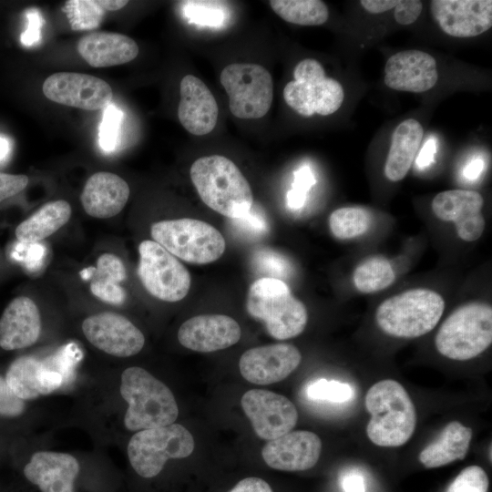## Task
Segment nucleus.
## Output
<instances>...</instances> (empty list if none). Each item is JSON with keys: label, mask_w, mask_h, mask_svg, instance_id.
<instances>
[{"label": "nucleus", "mask_w": 492, "mask_h": 492, "mask_svg": "<svg viewBox=\"0 0 492 492\" xmlns=\"http://www.w3.org/2000/svg\"><path fill=\"white\" fill-rule=\"evenodd\" d=\"M241 334V327L233 318L224 314H201L180 325L178 340L192 351L210 353L237 343Z\"/></svg>", "instance_id": "a211bd4d"}, {"label": "nucleus", "mask_w": 492, "mask_h": 492, "mask_svg": "<svg viewBox=\"0 0 492 492\" xmlns=\"http://www.w3.org/2000/svg\"><path fill=\"white\" fill-rule=\"evenodd\" d=\"M302 354L290 343H273L251 348L240 358L239 368L247 381L271 384L289 376L300 364Z\"/></svg>", "instance_id": "2eb2a0df"}, {"label": "nucleus", "mask_w": 492, "mask_h": 492, "mask_svg": "<svg viewBox=\"0 0 492 492\" xmlns=\"http://www.w3.org/2000/svg\"><path fill=\"white\" fill-rule=\"evenodd\" d=\"M99 4L105 11H116L124 7L128 4V1L99 0Z\"/></svg>", "instance_id": "603ef678"}, {"label": "nucleus", "mask_w": 492, "mask_h": 492, "mask_svg": "<svg viewBox=\"0 0 492 492\" xmlns=\"http://www.w3.org/2000/svg\"><path fill=\"white\" fill-rule=\"evenodd\" d=\"M430 10L443 32L454 37H474L492 26L490 0H433Z\"/></svg>", "instance_id": "f3484780"}, {"label": "nucleus", "mask_w": 492, "mask_h": 492, "mask_svg": "<svg viewBox=\"0 0 492 492\" xmlns=\"http://www.w3.org/2000/svg\"><path fill=\"white\" fill-rule=\"evenodd\" d=\"M77 52L93 67H108L130 62L138 46L128 36L111 32H94L80 38Z\"/></svg>", "instance_id": "a878e982"}, {"label": "nucleus", "mask_w": 492, "mask_h": 492, "mask_svg": "<svg viewBox=\"0 0 492 492\" xmlns=\"http://www.w3.org/2000/svg\"><path fill=\"white\" fill-rule=\"evenodd\" d=\"M26 401L17 397L0 374V419L14 420L26 412Z\"/></svg>", "instance_id": "79ce46f5"}, {"label": "nucleus", "mask_w": 492, "mask_h": 492, "mask_svg": "<svg viewBox=\"0 0 492 492\" xmlns=\"http://www.w3.org/2000/svg\"><path fill=\"white\" fill-rule=\"evenodd\" d=\"M306 395L314 401L344 403L353 397L354 390L348 384L323 378L310 384Z\"/></svg>", "instance_id": "72a5a7b5"}, {"label": "nucleus", "mask_w": 492, "mask_h": 492, "mask_svg": "<svg viewBox=\"0 0 492 492\" xmlns=\"http://www.w3.org/2000/svg\"><path fill=\"white\" fill-rule=\"evenodd\" d=\"M321 450L322 441L316 434L298 430L269 440L261 449V456L272 468L303 471L316 465Z\"/></svg>", "instance_id": "6ab92c4d"}, {"label": "nucleus", "mask_w": 492, "mask_h": 492, "mask_svg": "<svg viewBox=\"0 0 492 492\" xmlns=\"http://www.w3.org/2000/svg\"><path fill=\"white\" fill-rule=\"evenodd\" d=\"M123 112L115 104L104 108L98 128V144L106 152L113 151L119 142Z\"/></svg>", "instance_id": "f704fd0d"}, {"label": "nucleus", "mask_w": 492, "mask_h": 492, "mask_svg": "<svg viewBox=\"0 0 492 492\" xmlns=\"http://www.w3.org/2000/svg\"><path fill=\"white\" fill-rule=\"evenodd\" d=\"M492 343V308L471 302L455 310L442 323L436 338V350L443 356L470 360L486 351Z\"/></svg>", "instance_id": "423d86ee"}, {"label": "nucleus", "mask_w": 492, "mask_h": 492, "mask_svg": "<svg viewBox=\"0 0 492 492\" xmlns=\"http://www.w3.org/2000/svg\"><path fill=\"white\" fill-rule=\"evenodd\" d=\"M42 91L51 101L90 111L104 109L113 98L112 88L106 81L75 72H57L47 77Z\"/></svg>", "instance_id": "ddd939ff"}, {"label": "nucleus", "mask_w": 492, "mask_h": 492, "mask_svg": "<svg viewBox=\"0 0 492 492\" xmlns=\"http://www.w3.org/2000/svg\"><path fill=\"white\" fill-rule=\"evenodd\" d=\"M79 472L75 456L53 451L35 452L22 468L24 477L41 492H75Z\"/></svg>", "instance_id": "aec40b11"}, {"label": "nucleus", "mask_w": 492, "mask_h": 492, "mask_svg": "<svg viewBox=\"0 0 492 492\" xmlns=\"http://www.w3.org/2000/svg\"><path fill=\"white\" fill-rule=\"evenodd\" d=\"M70 216L71 206L67 201H49L16 227L15 237L21 243L38 242L62 228Z\"/></svg>", "instance_id": "c756f323"}, {"label": "nucleus", "mask_w": 492, "mask_h": 492, "mask_svg": "<svg viewBox=\"0 0 492 492\" xmlns=\"http://www.w3.org/2000/svg\"><path fill=\"white\" fill-rule=\"evenodd\" d=\"M445 310L436 292L411 289L393 295L377 307L375 321L386 334L396 338H416L432 331Z\"/></svg>", "instance_id": "39448f33"}, {"label": "nucleus", "mask_w": 492, "mask_h": 492, "mask_svg": "<svg viewBox=\"0 0 492 492\" xmlns=\"http://www.w3.org/2000/svg\"><path fill=\"white\" fill-rule=\"evenodd\" d=\"M488 485L485 470L478 466H469L456 477L446 492H487Z\"/></svg>", "instance_id": "4c0bfd02"}, {"label": "nucleus", "mask_w": 492, "mask_h": 492, "mask_svg": "<svg viewBox=\"0 0 492 492\" xmlns=\"http://www.w3.org/2000/svg\"><path fill=\"white\" fill-rule=\"evenodd\" d=\"M483 205V197L477 191L450 190L436 194L431 209L440 220L455 223L461 240L471 242L479 239L485 229Z\"/></svg>", "instance_id": "dca6fc26"}, {"label": "nucleus", "mask_w": 492, "mask_h": 492, "mask_svg": "<svg viewBox=\"0 0 492 492\" xmlns=\"http://www.w3.org/2000/svg\"><path fill=\"white\" fill-rule=\"evenodd\" d=\"M231 222L235 230L251 238L261 237L269 231L262 210L253 205L247 214L238 219H231Z\"/></svg>", "instance_id": "a19ab883"}, {"label": "nucleus", "mask_w": 492, "mask_h": 492, "mask_svg": "<svg viewBox=\"0 0 492 492\" xmlns=\"http://www.w3.org/2000/svg\"><path fill=\"white\" fill-rule=\"evenodd\" d=\"M41 316L33 300L13 299L0 317V347L14 351L33 345L41 333Z\"/></svg>", "instance_id": "5701e85b"}, {"label": "nucleus", "mask_w": 492, "mask_h": 492, "mask_svg": "<svg viewBox=\"0 0 492 492\" xmlns=\"http://www.w3.org/2000/svg\"><path fill=\"white\" fill-rule=\"evenodd\" d=\"M372 223V215L362 207H343L333 210L329 217V228L340 240L357 238L365 233Z\"/></svg>", "instance_id": "473e14b6"}, {"label": "nucleus", "mask_w": 492, "mask_h": 492, "mask_svg": "<svg viewBox=\"0 0 492 492\" xmlns=\"http://www.w3.org/2000/svg\"><path fill=\"white\" fill-rule=\"evenodd\" d=\"M190 179L201 200L229 218L247 214L253 205L251 186L239 168L220 155L201 157L190 167Z\"/></svg>", "instance_id": "f257e3e1"}, {"label": "nucleus", "mask_w": 492, "mask_h": 492, "mask_svg": "<svg viewBox=\"0 0 492 492\" xmlns=\"http://www.w3.org/2000/svg\"><path fill=\"white\" fill-rule=\"evenodd\" d=\"M216 2H186L185 14L193 23L217 26L223 22V13L217 8Z\"/></svg>", "instance_id": "ea45409f"}, {"label": "nucleus", "mask_w": 492, "mask_h": 492, "mask_svg": "<svg viewBox=\"0 0 492 492\" xmlns=\"http://www.w3.org/2000/svg\"><path fill=\"white\" fill-rule=\"evenodd\" d=\"M395 279V271L389 261L379 256L361 262L353 274L355 288L364 293L382 291L390 286Z\"/></svg>", "instance_id": "2f4dec72"}, {"label": "nucleus", "mask_w": 492, "mask_h": 492, "mask_svg": "<svg viewBox=\"0 0 492 492\" xmlns=\"http://www.w3.org/2000/svg\"><path fill=\"white\" fill-rule=\"evenodd\" d=\"M422 9L423 4L419 0L398 1L395 6L394 17L400 25H411L418 18Z\"/></svg>", "instance_id": "c03bdc74"}, {"label": "nucleus", "mask_w": 492, "mask_h": 492, "mask_svg": "<svg viewBox=\"0 0 492 492\" xmlns=\"http://www.w3.org/2000/svg\"><path fill=\"white\" fill-rule=\"evenodd\" d=\"M424 135L422 125L414 118L402 121L395 129L384 164L390 181L402 180L413 164Z\"/></svg>", "instance_id": "bb28decb"}, {"label": "nucleus", "mask_w": 492, "mask_h": 492, "mask_svg": "<svg viewBox=\"0 0 492 492\" xmlns=\"http://www.w3.org/2000/svg\"><path fill=\"white\" fill-rule=\"evenodd\" d=\"M254 266L266 274L267 277L283 281L292 274L291 261L282 254L270 249H261L253 256Z\"/></svg>", "instance_id": "c9c22d12"}, {"label": "nucleus", "mask_w": 492, "mask_h": 492, "mask_svg": "<svg viewBox=\"0 0 492 492\" xmlns=\"http://www.w3.org/2000/svg\"><path fill=\"white\" fill-rule=\"evenodd\" d=\"M129 192V187L122 178L112 172L99 171L87 180L80 200L89 216L108 219L123 210Z\"/></svg>", "instance_id": "393cba45"}, {"label": "nucleus", "mask_w": 492, "mask_h": 492, "mask_svg": "<svg viewBox=\"0 0 492 492\" xmlns=\"http://www.w3.org/2000/svg\"><path fill=\"white\" fill-rule=\"evenodd\" d=\"M80 275L90 280V291L99 300L116 305L125 301L126 292L120 282L126 279L127 272L117 255L103 253L97 259L96 267L82 271Z\"/></svg>", "instance_id": "c85d7f7f"}, {"label": "nucleus", "mask_w": 492, "mask_h": 492, "mask_svg": "<svg viewBox=\"0 0 492 492\" xmlns=\"http://www.w3.org/2000/svg\"><path fill=\"white\" fill-rule=\"evenodd\" d=\"M293 77L294 80L283 88V98L299 115L328 116L342 106L344 97L342 85L325 76L319 61L312 58L300 61L294 67Z\"/></svg>", "instance_id": "1a4fd4ad"}, {"label": "nucleus", "mask_w": 492, "mask_h": 492, "mask_svg": "<svg viewBox=\"0 0 492 492\" xmlns=\"http://www.w3.org/2000/svg\"><path fill=\"white\" fill-rule=\"evenodd\" d=\"M28 184L26 175L0 172V202L22 191Z\"/></svg>", "instance_id": "a18cd8bd"}, {"label": "nucleus", "mask_w": 492, "mask_h": 492, "mask_svg": "<svg viewBox=\"0 0 492 492\" xmlns=\"http://www.w3.org/2000/svg\"><path fill=\"white\" fill-rule=\"evenodd\" d=\"M190 432L179 424L138 431L128 441L127 452L134 471L143 478H152L169 459L184 458L194 450Z\"/></svg>", "instance_id": "6e6552de"}, {"label": "nucleus", "mask_w": 492, "mask_h": 492, "mask_svg": "<svg viewBox=\"0 0 492 492\" xmlns=\"http://www.w3.org/2000/svg\"><path fill=\"white\" fill-rule=\"evenodd\" d=\"M484 169V161L480 158L471 159L464 168L463 174L468 180L477 179Z\"/></svg>", "instance_id": "3c124183"}, {"label": "nucleus", "mask_w": 492, "mask_h": 492, "mask_svg": "<svg viewBox=\"0 0 492 492\" xmlns=\"http://www.w3.org/2000/svg\"><path fill=\"white\" fill-rule=\"evenodd\" d=\"M364 405L371 416L366 434L374 445L400 446L413 436L416 426L415 407L398 382L384 379L373 384L366 393Z\"/></svg>", "instance_id": "f03ea898"}, {"label": "nucleus", "mask_w": 492, "mask_h": 492, "mask_svg": "<svg viewBox=\"0 0 492 492\" xmlns=\"http://www.w3.org/2000/svg\"><path fill=\"white\" fill-rule=\"evenodd\" d=\"M10 153V142L9 140L0 136V160L4 159Z\"/></svg>", "instance_id": "864d4df0"}, {"label": "nucleus", "mask_w": 492, "mask_h": 492, "mask_svg": "<svg viewBox=\"0 0 492 492\" xmlns=\"http://www.w3.org/2000/svg\"><path fill=\"white\" fill-rule=\"evenodd\" d=\"M82 331L92 345L117 357L133 356L145 343L142 332L128 318L116 313L104 312L86 318Z\"/></svg>", "instance_id": "4468645a"}, {"label": "nucleus", "mask_w": 492, "mask_h": 492, "mask_svg": "<svg viewBox=\"0 0 492 492\" xmlns=\"http://www.w3.org/2000/svg\"><path fill=\"white\" fill-rule=\"evenodd\" d=\"M438 79L436 59L411 49L392 55L384 67V84L395 90L421 93L431 89Z\"/></svg>", "instance_id": "412c9836"}, {"label": "nucleus", "mask_w": 492, "mask_h": 492, "mask_svg": "<svg viewBox=\"0 0 492 492\" xmlns=\"http://www.w3.org/2000/svg\"><path fill=\"white\" fill-rule=\"evenodd\" d=\"M67 12L72 14V26L75 29H87L97 26L102 19L104 9L99 1L67 2Z\"/></svg>", "instance_id": "e433bc0d"}, {"label": "nucleus", "mask_w": 492, "mask_h": 492, "mask_svg": "<svg viewBox=\"0 0 492 492\" xmlns=\"http://www.w3.org/2000/svg\"><path fill=\"white\" fill-rule=\"evenodd\" d=\"M241 404L255 434L261 439L282 436L292 431L298 421L295 405L277 393L251 389L244 393Z\"/></svg>", "instance_id": "f8f14e48"}, {"label": "nucleus", "mask_w": 492, "mask_h": 492, "mask_svg": "<svg viewBox=\"0 0 492 492\" xmlns=\"http://www.w3.org/2000/svg\"><path fill=\"white\" fill-rule=\"evenodd\" d=\"M26 29L21 34L20 41L25 46H33L41 40V28L44 19L39 10L31 8L26 10Z\"/></svg>", "instance_id": "37998d69"}, {"label": "nucleus", "mask_w": 492, "mask_h": 492, "mask_svg": "<svg viewBox=\"0 0 492 492\" xmlns=\"http://www.w3.org/2000/svg\"><path fill=\"white\" fill-rule=\"evenodd\" d=\"M13 393L24 401L37 398L58 389L64 376L33 356H20L14 360L5 374Z\"/></svg>", "instance_id": "b1692460"}, {"label": "nucleus", "mask_w": 492, "mask_h": 492, "mask_svg": "<svg viewBox=\"0 0 492 492\" xmlns=\"http://www.w3.org/2000/svg\"><path fill=\"white\" fill-rule=\"evenodd\" d=\"M436 146L435 138H429L425 142L415 160V164L420 169L427 168L434 162Z\"/></svg>", "instance_id": "de8ad7c7"}, {"label": "nucleus", "mask_w": 492, "mask_h": 492, "mask_svg": "<svg viewBox=\"0 0 492 492\" xmlns=\"http://www.w3.org/2000/svg\"><path fill=\"white\" fill-rule=\"evenodd\" d=\"M269 4L281 18L295 25L319 26L329 17L326 5L319 0H272Z\"/></svg>", "instance_id": "7c9ffc66"}, {"label": "nucleus", "mask_w": 492, "mask_h": 492, "mask_svg": "<svg viewBox=\"0 0 492 492\" xmlns=\"http://www.w3.org/2000/svg\"><path fill=\"white\" fill-rule=\"evenodd\" d=\"M179 120L196 136L209 134L218 119V105L208 87L193 75L185 76L179 85Z\"/></svg>", "instance_id": "4be33fe9"}, {"label": "nucleus", "mask_w": 492, "mask_h": 492, "mask_svg": "<svg viewBox=\"0 0 492 492\" xmlns=\"http://www.w3.org/2000/svg\"><path fill=\"white\" fill-rule=\"evenodd\" d=\"M344 492H365L364 479L357 473L346 475L342 480Z\"/></svg>", "instance_id": "8fccbe9b"}, {"label": "nucleus", "mask_w": 492, "mask_h": 492, "mask_svg": "<svg viewBox=\"0 0 492 492\" xmlns=\"http://www.w3.org/2000/svg\"><path fill=\"white\" fill-rule=\"evenodd\" d=\"M119 391L128 403L124 425L129 431L166 426L178 418L179 407L170 389L141 367L123 371Z\"/></svg>", "instance_id": "7ed1b4c3"}, {"label": "nucleus", "mask_w": 492, "mask_h": 492, "mask_svg": "<svg viewBox=\"0 0 492 492\" xmlns=\"http://www.w3.org/2000/svg\"><path fill=\"white\" fill-rule=\"evenodd\" d=\"M154 241L176 258L195 264H207L220 259L226 242L222 234L203 220L181 218L151 225Z\"/></svg>", "instance_id": "0eeeda50"}, {"label": "nucleus", "mask_w": 492, "mask_h": 492, "mask_svg": "<svg viewBox=\"0 0 492 492\" xmlns=\"http://www.w3.org/2000/svg\"><path fill=\"white\" fill-rule=\"evenodd\" d=\"M248 313L265 324L268 333L277 340L301 334L308 321L304 304L295 298L284 281L261 277L254 281L246 299Z\"/></svg>", "instance_id": "20e7f679"}, {"label": "nucleus", "mask_w": 492, "mask_h": 492, "mask_svg": "<svg viewBox=\"0 0 492 492\" xmlns=\"http://www.w3.org/2000/svg\"><path fill=\"white\" fill-rule=\"evenodd\" d=\"M316 179L311 168L300 167L293 172L292 189L287 192V205L291 210L302 209L306 201L307 193L315 184Z\"/></svg>", "instance_id": "58836bf2"}, {"label": "nucleus", "mask_w": 492, "mask_h": 492, "mask_svg": "<svg viewBox=\"0 0 492 492\" xmlns=\"http://www.w3.org/2000/svg\"><path fill=\"white\" fill-rule=\"evenodd\" d=\"M138 253V275L152 296L175 302L188 294L190 274L178 258L151 240L139 243Z\"/></svg>", "instance_id": "9b49d317"}, {"label": "nucleus", "mask_w": 492, "mask_h": 492, "mask_svg": "<svg viewBox=\"0 0 492 492\" xmlns=\"http://www.w3.org/2000/svg\"><path fill=\"white\" fill-rule=\"evenodd\" d=\"M473 432L457 421L448 423L438 437L419 454L426 468H435L463 459L467 454Z\"/></svg>", "instance_id": "cd10ccee"}, {"label": "nucleus", "mask_w": 492, "mask_h": 492, "mask_svg": "<svg viewBox=\"0 0 492 492\" xmlns=\"http://www.w3.org/2000/svg\"><path fill=\"white\" fill-rule=\"evenodd\" d=\"M229 492H273L271 486L259 477H247L239 481Z\"/></svg>", "instance_id": "49530a36"}, {"label": "nucleus", "mask_w": 492, "mask_h": 492, "mask_svg": "<svg viewBox=\"0 0 492 492\" xmlns=\"http://www.w3.org/2000/svg\"><path fill=\"white\" fill-rule=\"evenodd\" d=\"M398 1L396 0H362L361 5L371 14H381L393 9Z\"/></svg>", "instance_id": "09e8293b"}, {"label": "nucleus", "mask_w": 492, "mask_h": 492, "mask_svg": "<svg viewBox=\"0 0 492 492\" xmlns=\"http://www.w3.org/2000/svg\"><path fill=\"white\" fill-rule=\"evenodd\" d=\"M220 80L229 96V107L233 116L255 119L268 113L273 98V82L264 67L232 63L222 69Z\"/></svg>", "instance_id": "9d476101"}]
</instances>
